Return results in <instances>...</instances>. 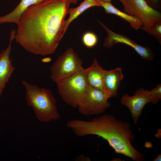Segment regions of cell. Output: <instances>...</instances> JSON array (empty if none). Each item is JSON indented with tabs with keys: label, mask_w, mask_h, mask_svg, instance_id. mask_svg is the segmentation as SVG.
Returning a JSON list of instances; mask_svg holds the SVG:
<instances>
[{
	"label": "cell",
	"mask_w": 161,
	"mask_h": 161,
	"mask_svg": "<svg viewBox=\"0 0 161 161\" xmlns=\"http://www.w3.org/2000/svg\"><path fill=\"white\" fill-rule=\"evenodd\" d=\"M71 4L70 0H47L30 7L20 17L14 39L33 54H53L64 35Z\"/></svg>",
	"instance_id": "cell-1"
},
{
	"label": "cell",
	"mask_w": 161,
	"mask_h": 161,
	"mask_svg": "<svg viewBox=\"0 0 161 161\" xmlns=\"http://www.w3.org/2000/svg\"><path fill=\"white\" fill-rule=\"evenodd\" d=\"M66 126L79 137L95 135L106 140L114 152L128 157L134 161H143V154L132 145L136 137L130 124L105 114L86 121L74 119Z\"/></svg>",
	"instance_id": "cell-2"
},
{
	"label": "cell",
	"mask_w": 161,
	"mask_h": 161,
	"mask_svg": "<svg viewBox=\"0 0 161 161\" xmlns=\"http://www.w3.org/2000/svg\"><path fill=\"white\" fill-rule=\"evenodd\" d=\"M21 83L25 89L27 105L33 109L38 120L47 123L60 118L57 101L51 90L31 84L25 80H22Z\"/></svg>",
	"instance_id": "cell-3"
},
{
	"label": "cell",
	"mask_w": 161,
	"mask_h": 161,
	"mask_svg": "<svg viewBox=\"0 0 161 161\" xmlns=\"http://www.w3.org/2000/svg\"><path fill=\"white\" fill-rule=\"evenodd\" d=\"M56 84L59 94L63 101L72 108H77L89 87L86 69Z\"/></svg>",
	"instance_id": "cell-4"
},
{
	"label": "cell",
	"mask_w": 161,
	"mask_h": 161,
	"mask_svg": "<svg viewBox=\"0 0 161 161\" xmlns=\"http://www.w3.org/2000/svg\"><path fill=\"white\" fill-rule=\"evenodd\" d=\"M84 69L78 54L70 47L59 56L51 66V78L57 83Z\"/></svg>",
	"instance_id": "cell-5"
},
{
	"label": "cell",
	"mask_w": 161,
	"mask_h": 161,
	"mask_svg": "<svg viewBox=\"0 0 161 161\" xmlns=\"http://www.w3.org/2000/svg\"><path fill=\"white\" fill-rule=\"evenodd\" d=\"M123 10L141 21L142 29L145 31L156 22L161 21V13L158 10L150 6L145 0H118Z\"/></svg>",
	"instance_id": "cell-6"
},
{
	"label": "cell",
	"mask_w": 161,
	"mask_h": 161,
	"mask_svg": "<svg viewBox=\"0 0 161 161\" xmlns=\"http://www.w3.org/2000/svg\"><path fill=\"white\" fill-rule=\"evenodd\" d=\"M108 100L102 91L89 86L77 108L79 112L83 115H99L110 106Z\"/></svg>",
	"instance_id": "cell-7"
},
{
	"label": "cell",
	"mask_w": 161,
	"mask_h": 161,
	"mask_svg": "<svg viewBox=\"0 0 161 161\" xmlns=\"http://www.w3.org/2000/svg\"><path fill=\"white\" fill-rule=\"evenodd\" d=\"M97 21L107 34L103 43L104 47L110 48L116 43L124 44L132 48L143 59L148 61L153 60L154 55L149 48L138 44L127 36L115 33L101 22L99 21Z\"/></svg>",
	"instance_id": "cell-8"
},
{
	"label": "cell",
	"mask_w": 161,
	"mask_h": 161,
	"mask_svg": "<svg viewBox=\"0 0 161 161\" xmlns=\"http://www.w3.org/2000/svg\"><path fill=\"white\" fill-rule=\"evenodd\" d=\"M151 97L150 91L140 88L135 92L134 95L130 96L126 94L120 100L121 103L126 106L131 114L134 123H137L145 106L151 102Z\"/></svg>",
	"instance_id": "cell-9"
},
{
	"label": "cell",
	"mask_w": 161,
	"mask_h": 161,
	"mask_svg": "<svg viewBox=\"0 0 161 161\" xmlns=\"http://www.w3.org/2000/svg\"><path fill=\"white\" fill-rule=\"evenodd\" d=\"M16 31H11L10 36V41L7 47L3 49L0 52V96L15 68L12 64L10 57L12 50L11 44L14 39Z\"/></svg>",
	"instance_id": "cell-10"
},
{
	"label": "cell",
	"mask_w": 161,
	"mask_h": 161,
	"mask_svg": "<svg viewBox=\"0 0 161 161\" xmlns=\"http://www.w3.org/2000/svg\"><path fill=\"white\" fill-rule=\"evenodd\" d=\"M123 77L120 68L117 67L110 70H105L103 92L107 99L115 97L117 95V89Z\"/></svg>",
	"instance_id": "cell-11"
},
{
	"label": "cell",
	"mask_w": 161,
	"mask_h": 161,
	"mask_svg": "<svg viewBox=\"0 0 161 161\" xmlns=\"http://www.w3.org/2000/svg\"><path fill=\"white\" fill-rule=\"evenodd\" d=\"M86 77L89 86L103 92V78L105 70L94 58L91 65L86 69Z\"/></svg>",
	"instance_id": "cell-12"
},
{
	"label": "cell",
	"mask_w": 161,
	"mask_h": 161,
	"mask_svg": "<svg viewBox=\"0 0 161 161\" xmlns=\"http://www.w3.org/2000/svg\"><path fill=\"white\" fill-rule=\"evenodd\" d=\"M47 0H21L11 12L0 17V25L5 23H13L17 25L23 13L30 7Z\"/></svg>",
	"instance_id": "cell-13"
},
{
	"label": "cell",
	"mask_w": 161,
	"mask_h": 161,
	"mask_svg": "<svg viewBox=\"0 0 161 161\" xmlns=\"http://www.w3.org/2000/svg\"><path fill=\"white\" fill-rule=\"evenodd\" d=\"M97 1L100 5V7L104 8L106 13L114 14L123 18L129 23L131 27L135 30H138L141 28L142 25V23L137 18L120 11L114 7L111 2Z\"/></svg>",
	"instance_id": "cell-14"
},
{
	"label": "cell",
	"mask_w": 161,
	"mask_h": 161,
	"mask_svg": "<svg viewBox=\"0 0 161 161\" xmlns=\"http://www.w3.org/2000/svg\"><path fill=\"white\" fill-rule=\"evenodd\" d=\"M94 7H100L97 0H84L78 6L75 8L69 9L68 14H69V16L65 21L64 35L72 21L86 10Z\"/></svg>",
	"instance_id": "cell-15"
},
{
	"label": "cell",
	"mask_w": 161,
	"mask_h": 161,
	"mask_svg": "<svg viewBox=\"0 0 161 161\" xmlns=\"http://www.w3.org/2000/svg\"><path fill=\"white\" fill-rule=\"evenodd\" d=\"M82 40L83 44L86 47L91 48L95 47L98 42L97 35L91 32H87L83 35Z\"/></svg>",
	"instance_id": "cell-16"
},
{
	"label": "cell",
	"mask_w": 161,
	"mask_h": 161,
	"mask_svg": "<svg viewBox=\"0 0 161 161\" xmlns=\"http://www.w3.org/2000/svg\"><path fill=\"white\" fill-rule=\"evenodd\" d=\"M146 32L154 37L160 44L161 43V21L152 25Z\"/></svg>",
	"instance_id": "cell-17"
},
{
	"label": "cell",
	"mask_w": 161,
	"mask_h": 161,
	"mask_svg": "<svg viewBox=\"0 0 161 161\" xmlns=\"http://www.w3.org/2000/svg\"><path fill=\"white\" fill-rule=\"evenodd\" d=\"M151 97V102L154 105L161 100V84H158L151 91H150Z\"/></svg>",
	"instance_id": "cell-18"
},
{
	"label": "cell",
	"mask_w": 161,
	"mask_h": 161,
	"mask_svg": "<svg viewBox=\"0 0 161 161\" xmlns=\"http://www.w3.org/2000/svg\"><path fill=\"white\" fill-rule=\"evenodd\" d=\"M147 4L152 8L158 10L160 8L161 0H145Z\"/></svg>",
	"instance_id": "cell-19"
},
{
	"label": "cell",
	"mask_w": 161,
	"mask_h": 161,
	"mask_svg": "<svg viewBox=\"0 0 161 161\" xmlns=\"http://www.w3.org/2000/svg\"><path fill=\"white\" fill-rule=\"evenodd\" d=\"M161 155L160 154L158 155L157 157L154 160V161H160L161 160Z\"/></svg>",
	"instance_id": "cell-20"
},
{
	"label": "cell",
	"mask_w": 161,
	"mask_h": 161,
	"mask_svg": "<svg viewBox=\"0 0 161 161\" xmlns=\"http://www.w3.org/2000/svg\"><path fill=\"white\" fill-rule=\"evenodd\" d=\"M98 1L107 2H111L112 0H97Z\"/></svg>",
	"instance_id": "cell-21"
},
{
	"label": "cell",
	"mask_w": 161,
	"mask_h": 161,
	"mask_svg": "<svg viewBox=\"0 0 161 161\" xmlns=\"http://www.w3.org/2000/svg\"><path fill=\"white\" fill-rule=\"evenodd\" d=\"M71 3L74 4H76L78 0H70Z\"/></svg>",
	"instance_id": "cell-22"
}]
</instances>
